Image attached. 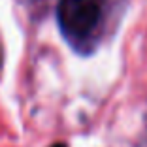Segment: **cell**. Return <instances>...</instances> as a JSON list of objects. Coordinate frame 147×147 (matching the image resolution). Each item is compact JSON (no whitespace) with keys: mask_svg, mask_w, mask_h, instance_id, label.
Masks as SVG:
<instances>
[{"mask_svg":"<svg viewBox=\"0 0 147 147\" xmlns=\"http://www.w3.org/2000/svg\"><path fill=\"white\" fill-rule=\"evenodd\" d=\"M53 147H68V145H66V143H55Z\"/></svg>","mask_w":147,"mask_h":147,"instance_id":"cell-2","label":"cell"},{"mask_svg":"<svg viewBox=\"0 0 147 147\" xmlns=\"http://www.w3.org/2000/svg\"><path fill=\"white\" fill-rule=\"evenodd\" d=\"M57 19L68 40H85L100 21V6L96 0H61Z\"/></svg>","mask_w":147,"mask_h":147,"instance_id":"cell-1","label":"cell"}]
</instances>
